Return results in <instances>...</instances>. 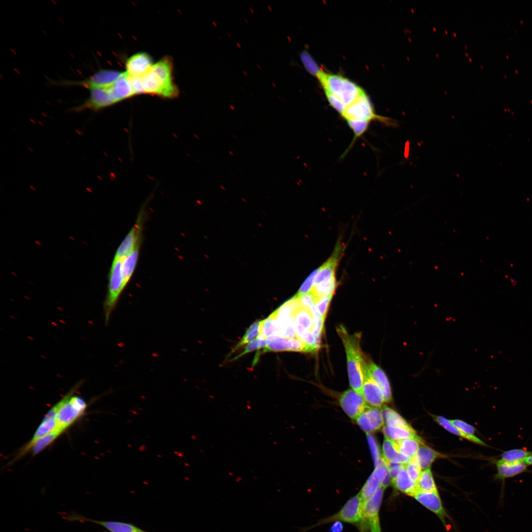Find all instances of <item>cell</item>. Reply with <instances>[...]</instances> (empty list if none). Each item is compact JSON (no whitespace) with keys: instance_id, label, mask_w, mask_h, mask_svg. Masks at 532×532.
Wrapping results in <instances>:
<instances>
[{"instance_id":"6da1fadb","label":"cell","mask_w":532,"mask_h":532,"mask_svg":"<svg viewBox=\"0 0 532 532\" xmlns=\"http://www.w3.org/2000/svg\"><path fill=\"white\" fill-rule=\"evenodd\" d=\"M140 78L144 94L165 99H173L179 94L173 81V64L169 57H165L153 64Z\"/></svg>"},{"instance_id":"7a4b0ae2","label":"cell","mask_w":532,"mask_h":532,"mask_svg":"<svg viewBox=\"0 0 532 532\" xmlns=\"http://www.w3.org/2000/svg\"><path fill=\"white\" fill-rule=\"evenodd\" d=\"M336 331L342 341L346 353L350 385L353 390L362 395L364 370L367 361L360 346L361 333L351 334L342 325L336 328Z\"/></svg>"},{"instance_id":"3957f363","label":"cell","mask_w":532,"mask_h":532,"mask_svg":"<svg viewBox=\"0 0 532 532\" xmlns=\"http://www.w3.org/2000/svg\"><path fill=\"white\" fill-rule=\"evenodd\" d=\"M81 383L79 382L76 384L62 398L63 403L57 414L56 428L62 432L81 417L87 408L85 400L74 394Z\"/></svg>"},{"instance_id":"277c9868","label":"cell","mask_w":532,"mask_h":532,"mask_svg":"<svg viewBox=\"0 0 532 532\" xmlns=\"http://www.w3.org/2000/svg\"><path fill=\"white\" fill-rule=\"evenodd\" d=\"M318 79L324 89L337 96L346 107L365 92L356 84L340 75L323 71Z\"/></svg>"},{"instance_id":"5b68a950","label":"cell","mask_w":532,"mask_h":532,"mask_svg":"<svg viewBox=\"0 0 532 532\" xmlns=\"http://www.w3.org/2000/svg\"><path fill=\"white\" fill-rule=\"evenodd\" d=\"M122 262L123 260L113 259L110 267L107 292L103 303L104 317L106 324L109 323L111 315L125 288L122 272Z\"/></svg>"},{"instance_id":"8992f818","label":"cell","mask_w":532,"mask_h":532,"mask_svg":"<svg viewBox=\"0 0 532 532\" xmlns=\"http://www.w3.org/2000/svg\"><path fill=\"white\" fill-rule=\"evenodd\" d=\"M364 501L359 493L350 498L344 504L343 506L335 514L324 518L319 522L302 532H305L309 529L318 526L340 521L351 524H358L363 520V509Z\"/></svg>"},{"instance_id":"52a82bcc","label":"cell","mask_w":532,"mask_h":532,"mask_svg":"<svg viewBox=\"0 0 532 532\" xmlns=\"http://www.w3.org/2000/svg\"><path fill=\"white\" fill-rule=\"evenodd\" d=\"M341 116L346 121L360 120L370 122L372 120H377L387 122L388 120L375 113L373 107L365 92L347 106Z\"/></svg>"},{"instance_id":"ba28073f","label":"cell","mask_w":532,"mask_h":532,"mask_svg":"<svg viewBox=\"0 0 532 532\" xmlns=\"http://www.w3.org/2000/svg\"><path fill=\"white\" fill-rule=\"evenodd\" d=\"M390 482L388 465L382 457L359 493L365 502L374 495L380 486L386 489Z\"/></svg>"},{"instance_id":"9c48e42d","label":"cell","mask_w":532,"mask_h":532,"mask_svg":"<svg viewBox=\"0 0 532 532\" xmlns=\"http://www.w3.org/2000/svg\"><path fill=\"white\" fill-rule=\"evenodd\" d=\"M317 350L316 347L306 344L297 336L291 338L274 335L266 339V346L262 352L294 351L315 353Z\"/></svg>"},{"instance_id":"30bf717a","label":"cell","mask_w":532,"mask_h":532,"mask_svg":"<svg viewBox=\"0 0 532 532\" xmlns=\"http://www.w3.org/2000/svg\"><path fill=\"white\" fill-rule=\"evenodd\" d=\"M385 489L380 486L374 495L364 503L363 520L370 532H381L379 514Z\"/></svg>"},{"instance_id":"8fae6325","label":"cell","mask_w":532,"mask_h":532,"mask_svg":"<svg viewBox=\"0 0 532 532\" xmlns=\"http://www.w3.org/2000/svg\"><path fill=\"white\" fill-rule=\"evenodd\" d=\"M143 224V212L142 211L135 224L117 249L114 260H123L140 244Z\"/></svg>"},{"instance_id":"7c38bea8","label":"cell","mask_w":532,"mask_h":532,"mask_svg":"<svg viewBox=\"0 0 532 532\" xmlns=\"http://www.w3.org/2000/svg\"><path fill=\"white\" fill-rule=\"evenodd\" d=\"M339 401L345 413L353 420H356L367 405L362 395L353 389L343 392Z\"/></svg>"},{"instance_id":"4fadbf2b","label":"cell","mask_w":532,"mask_h":532,"mask_svg":"<svg viewBox=\"0 0 532 532\" xmlns=\"http://www.w3.org/2000/svg\"><path fill=\"white\" fill-rule=\"evenodd\" d=\"M356 420L359 427L367 433L379 430L384 423L381 410L378 407L368 405Z\"/></svg>"},{"instance_id":"5bb4252c","label":"cell","mask_w":532,"mask_h":532,"mask_svg":"<svg viewBox=\"0 0 532 532\" xmlns=\"http://www.w3.org/2000/svg\"><path fill=\"white\" fill-rule=\"evenodd\" d=\"M418 502L434 513L446 525L447 515L443 507L437 490L432 492H417L413 497Z\"/></svg>"},{"instance_id":"9a60e30c","label":"cell","mask_w":532,"mask_h":532,"mask_svg":"<svg viewBox=\"0 0 532 532\" xmlns=\"http://www.w3.org/2000/svg\"><path fill=\"white\" fill-rule=\"evenodd\" d=\"M362 395L366 402L371 406L379 407L385 402L383 392L369 374L366 368V363L364 370Z\"/></svg>"},{"instance_id":"2e32d148","label":"cell","mask_w":532,"mask_h":532,"mask_svg":"<svg viewBox=\"0 0 532 532\" xmlns=\"http://www.w3.org/2000/svg\"><path fill=\"white\" fill-rule=\"evenodd\" d=\"M153 65V59L148 53H137L127 60L125 72L128 77H141Z\"/></svg>"},{"instance_id":"e0dca14e","label":"cell","mask_w":532,"mask_h":532,"mask_svg":"<svg viewBox=\"0 0 532 532\" xmlns=\"http://www.w3.org/2000/svg\"><path fill=\"white\" fill-rule=\"evenodd\" d=\"M113 104L134 96L128 77L123 72L110 87L106 88Z\"/></svg>"},{"instance_id":"ac0fdd59","label":"cell","mask_w":532,"mask_h":532,"mask_svg":"<svg viewBox=\"0 0 532 532\" xmlns=\"http://www.w3.org/2000/svg\"><path fill=\"white\" fill-rule=\"evenodd\" d=\"M367 371L382 390L385 402H390L392 399L391 386L384 371L376 364L369 360L366 362Z\"/></svg>"},{"instance_id":"d6986e66","label":"cell","mask_w":532,"mask_h":532,"mask_svg":"<svg viewBox=\"0 0 532 532\" xmlns=\"http://www.w3.org/2000/svg\"><path fill=\"white\" fill-rule=\"evenodd\" d=\"M69 520L91 522L101 525L111 532H146L135 526L127 523L91 520L78 515L69 516Z\"/></svg>"},{"instance_id":"ffe728a7","label":"cell","mask_w":532,"mask_h":532,"mask_svg":"<svg viewBox=\"0 0 532 532\" xmlns=\"http://www.w3.org/2000/svg\"><path fill=\"white\" fill-rule=\"evenodd\" d=\"M297 336L299 338L304 333L312 331L313 316L310 309L300 306L294 315Z\"/></svg>"},{"instance_id":"44dd1931","label":"cell","mask_w":532,"mask_h":532,"mask_svg":"<svg viewBox=\"0 0 532 532\" xmlns=\"http://www.w3.org/2000/svg\"><path fill=\"white\" fill-rule=\"evenodd\" d=\"M496 466L497 473L495 478L500 481L514 477L527 469V465L525 462L511 463L504 462L500 459L497 462Z\"/></svg>"},{"instance_id":"7402d4cb","label":"cell","mask_w":532,"mask_h":532,"mask_svg":"<svg viewBox=\"0 0 532 532\" xmlns=\"http://www.w3.org/2000/svg\"><path fill=\"white\" fill-rule=\"evenodd\" d=\"M398 491L408 496L413 497L417 492V484L410 477L405 465L400 470L396 478L391 482Z\"/></svg>"},{"instance_id":"603a6c76","label":"cell","mask_w":532,"mask_h":532,"mask_svg":"<svg viewBox=\"0 0 532 532\" xmlns=\"http://www.w3.org/2000/svg\"><path fill=\"white\" fill-rule=\"evenodd\" d=\"M383 458L387 463L406 464L411 459L400 453L395 441L385 437L382 447Z\"/></svg>"},{"instance_id":"cb8c5ba5","label":"cell","mask_w":532,"mask_h":532,"mask_svg":"<svg viewBox=\"0 0 532 532\" xmlns=\"http://www.w3.org/2000/svg\"><path fill=\"white\" fill-rule=\"evenodd\" d=\"M140 245V244L138 245L130 254L123 260L122 272L125 288L131 280L137 265Z\"/></svg>"},{"instance_id":"d4e9b609","label":"cell","mask_w":532,"mask_h":532,"mask_svg":"<svg viewBox=\"0 0 532 532\" xmlns=\"http://www.w3.org/2000/svg\"><path fill=\"white\" fill-rule=\"evenodd\" d=\"M382 432L385 437L394 441L418 437L411 427H400L387 425L383 428Z\"/></svg>"},{"instance_id":"484cf974","label":"cell","mask_w":532,"mask_h":532,"mask_svg":"<svg viewBox=\"0 0 532 532\" xmlns=\"http://www.w3.org/2000/svg\"><path fill=\"white\" fill-rule=\"evenodd\" d=\"M395 441L398 451L409 459L415 456L420 446L424 443L419 436Z\"/></svg>"},{"instance_id":"4316f807","label":"cell","mask_w":532,"mask_h":532,"mask_svg":"<svg viewBox=\"0 0 532 532\" xmlns=\"http://www.w3.org/2000/svg\"><path fill=\"white\" fill-rule=\"evenodd\" d=\"M440 456L435 450L422 444L414 457L421 469H426L429 468L435 459Z\"/></svg>"},{"instance_id":"83f0119b","label":"cell","mask_w":532,"mask_h":532,"mask_svg":"<svg viewBox=\"0 0 532 532\" xmlns=\"http://www.w3.org/2000/svg\"><path fill=\"white\" fill-rule=\"evenodd\" d=\"M338 257V255L334 253L325 263L319 267L314 285L335 276V269L337 264Z\"/></svg>"},{"instance_id":"f1b7e54d","label":"cell","mask_w":532,"mask_h":532,"mask_svg":"<svg viewBox=\"0 0 532 532\" xmlns=\"http://www.w3.org/2000/svg\"><path fill=\"white\" fill-rule=\"evenodd\" d=\"M278 335V326L273 313L266 319L261 321L258 338L266 339L269 337Z\"/></svg>"},{"instance_id":"f546056e","label":"cell","mask_w":532,"mask_h":532,"mask_svg":"<svg viewBox=\"0 0 532 532\" xmlns=\"http://www.w3.org/2000/svg\"><path fill=\"white\" fill-rule=\"evenodd\" d=\"M384 422L390 426L411 427L406 420L391 408L384 406L381 409Z\"/></svg>"},{"instance_id":"4dcf8cb0","label":"cell","mask_w":532,"mask_h":532,"mask_svg":"<svg viewBox=\"0 0 532 532\" xmlns=\"http://www.w3.org/2000/svg\"><path fill=\"white\" fill-rule=\"evenodd\" d=\"M335 287L336 280L335 276H334L318 284L313 285L310 292L313 294L317 300L320 298L332 295Z\"/></svg>"},{"instance_id":"1f68e13d","label":"cell","mask_w":532,"mask_h":532,"mask_svg":"<svg viewBox=\"0 0 532 532\" xmlns=\"http://www.w3.org/2000/svg\"><path fill=\"white\" fill-rule=\"evenodd\" d=\"M416 484L417 492H432L437 490L430 468L421 472Z\"/></svg>"},{"instance_id":"d6a6232c","label":"cell","mask_w":532,"mask_h":532,"mask_svg":"<svg viewBox=\"0 0 532 532\" xmlns=\"http://www.w3.org/2000/svg\"><path fill=\"white\" fill-rule=\"evenodd\" d=\"M436 421L444 429L453 434L459 435L464 438L467 439L468 440H469L474 443L482 445H486L485 443H484L483 441H482L481 439L478 438L474 435H469L461 432L459 430H458L457 428H456L454 426L452 425L450 421L447 420V419L443 417H436Z\"/></svg>"},{"instance_id":"836d02e7","label":"cell","mask_w":532,"mask_h":532,"mask_svg":"<svg viewBox=\"0 0 532 532\" xmlns=\"http://www.w3.org/2000/svg\"><path fill=\"white\" fill-rule=\"evenodd\" d=\"M62 432L56 429L49 433L40 437L32 445L31 450L33 455H36L50 445Z\"/></svg>"},{"instance_id":"e575fe53","label":"cell","mask_w":532,"mask_h":532,"mask_svg":"<svg viewBox=\"0 0 532 532\" xmlns=\"http://www.w3.org/2000/svg\"><path fill=\"white\" fill-rule=\"evenodd\" d=\"M531 454V452L522 449H512L503 452L501 454L500 460L511 463L524 462Z\"/></svg>"},{"instance_id":"d590c367","label":"cell","mask_w":532,"mask_h":532,"mask_svg":"<svg viewBox=\"0 0 532 532\" xmlns=\"http://www.w3.org/2000/svg\"><path fill=\"white\" fill-rule=\"evenodd\" d=\"M260 323L261 321H257L249 326L241 339L231 351V354L233 353L245 344L249 343L256 336H258Z\"/></svg>"},{"instance_id":"8d00e7d4","label":"cell","mask_w":532,"mask_h":532,"mask_svg":"<svg viewBox=\"0 0 532 532\" xmlns=\"http://www.w3.org/2000/svg\"><path fill=\"white\" fill-rule=\"evenodd\" d=\"M300 60L306 70L318 78L323 71L310 54L306 50L302 51L300 54Z\"/></svg>"},{"instance_id":"74e56055","label":"cell","mask_w":532,"mask_h":532,"mask_svg":"<svg viewBox=\"0 0 532 532\" xmlns=\"http://www.w3.org/2000/svg\"><path fill=\"white\" fill-rule=\"evenodd\" d=\"M348 126L355 135L352 144L355 140L364 134L367 130L370 122L360 120L346 121Z\"/></svg>"},{"instance_id":"f35d334b","label":"cell","mask_w":532,"mask_h":532,"mask_svg":"<svg viewBox=\"0 0 532 532\" xmlns=\"http://www.w3.org/2000/svg\"><path fill=\"white\" fill-rule=\"evenodd\" d=\"M266 346V339H260L258 337L251 341L245 347L244 350L239 355L234 357L231 361L235 360L247 353L253 351L260 350Z\"/></svg>"},{"instance_id":"ab89813d","label":"cell","mask_w":532,"mask_h":532,"mask_svg":"<svg viewBox=\"0 0 532 532\" xmlns=\"http://www.w3.org/2000/svg\"><path fill=\"white\" fill-rule=\"evenodd\" d=\"M405 467L411 478L417 483L422 472V469L415 457L411 458L409 462L405 464Z\"/></svg>"},{"instance_id":"60d3db41","label":"cell","mask_w":532,"mask_h":532,"mask_svg":"<svg viewBox=\"0 0 532 532\" xmlns=\"http://www.w3.org/2000/svg\"><path fill=\"white\" fill-rule=\"evenodd\" d=\"M332 295L323 297L317 299L314 305L320 316L325 319Z\"/></svg>"},{"instance_id":"b9f144b4","label":"cell","mask_w":532,"mask_h":532,"mask_svg":"<svg viewBox=\"0 0 532 532\" xmlns=\"http://www.w3.org/2000/svg\"><path fill=\"white\" fill-rule=\"evenodd\" d=\"M324 89L327 98L331 105L341 115L346 107L345 104L337 96L331 93L328 90L326 89Z\"/></svg>"},{"instance_id":"7bdbcfd3","label":"cell","mask_w":532,"mask_h":532,"mask_svg":"<svg viewBox=\"0 0 532 532\" xmlns=\"http://www.w3.org/2000/svg\"><path fill=\"white\" fill-rule=\"evenodd\" d=\"M319 270V267L313 271L306 279L300 286L297 295H302L309 293L314 285L315 277Z\"/></svg>"},{"instance_id":"ee69618b","label":"cell","mask_w":532,"mask_h":532,"mask_svg":"<svg viewBox=\"0 0 532 532\" xmlns=\"http://www.w3.org/2000/svg\"><path fill=\"white\" fill-rule=\"evenodd\" d=\"M450 422L453 426L464 433L469 435H474L475 429L471 425L460 420H452Z\"/></svg>"},{"instance_id":"f6af8a7d","label":"cell","mask_w":532,"mask_h":532,"mask_svg":"<svg viewBox=\"0 0 532 532\" xmlns=\"http://www.w3.org/2000/svg\"><path fill=\"white\" fill-rule=\"evenodd\" d=\"M128 77L134 96L144 94L140 77L128 76Z\"/></svg>"},{"instance_id":"bcb514c9","label":"cell","mask_w":532,"mask_h":532,"mask_svg":"<svg viewBox=\"0 0 532 532\" xmlns=\"http://www.w3.org/2000/svg\"><path fill=\"white\" fill-rule=\"evenodd\" d=\"M387 464L389 469L391 482L396 478L400 470L405 464L395 463H387Z\"/></svg>"},{"instance_id":"7dc6e473","label":"cell","mask_w":532,"mask_h":532,"mask_svg":"<svg viewBox=\"0 0 532 532\" xmlns=\"http://www.w3.org/2000/svg\"><path fill=\"white\" fill-rule=\"evenodd\" d=\"M368 442L370 445L372 453L373 454V458L374 459L375 466H377L379 463L381 457H380L379 453V450L378 449L376 442L375 441L373 437L370 434L367 435Z\"/></svg>"},{"instance_id":"c3c4849f","label":"cell","mask_w":532,"mask_h":532,"mask_svg":"<svg viewBox=\"0 0 532 532\" xmlns=\"http://www.w3.org/2000/svg\"><path fill=\"white\" fill-rule=\"evenodd\" d=\"M343 530V525L340 521L334 522L331 527L329 531L331 532H342Z\"/></svg>"},{"instance_id":"681fc988","label":"cell","mask_w":532,"mask_h":532,"mask_svg":"<svg viewBox=\"0 0 532 532\" xmlns=\"http://www.w3.org/2000/svg\"><path fill=\"white\" fill-rule=\"evenodd\" d=\"M524 462L527 465H532V454L527 457Z\"/></svg>"},{"instance_id":"f907efd6","label":"cell","mask_w":532,"mask_h":532,"mask_svg":"<svg viewBox=\"0 0 532 532\" xmlns=\"http://www.w3.org/2000/svg\"><path fill=\"white\" fill-rule=\"evenodd\" d=\"M360 528L361 530V532H366V529H367V528H366V526L364 525V522L363 521L361 524V526Z\"/></svg>"}]
</instances>
